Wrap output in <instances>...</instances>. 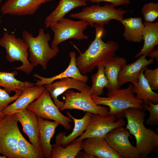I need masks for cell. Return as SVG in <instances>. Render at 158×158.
I'll return each instance as SVG.
<instances>
[{
	"label": "cell",
	"instance_id": "obj_24",
	"mask_svg": "<svg viewBox=\"0 0 158 158\" xmlns=\"http://www.w3.org/2000/svg\"><path fill=\"white\" fill-rule=\"evenodd\" d=\"M147 68L146 66L140 71L138 77L137 83H132V91L135 93L136 98L143 100L144 104L148 105L150 101L154 104L158 102V94L153 91L143 75V72Z\"/></svg>",
	"mask_w": 158,
	"mask_h": 158
},
{
	"label": "cell",
	"instance_id": "obj_41",
	"mask_svg": "<svg viewBox=\"0 0 158 158\" xmlns=\"http://www.w3.org/2000/svg\"><path fill=\"white\" fill-rule=\"evenodd\" d=\"M2 0H0V2H1V1Z\"/></svg>",
	"mask_w": 158,
	"mask_h": 158
},
{
	"label": "cell",
	"instance_id": "obj_7",
	"mask_svg": "<svg viewBox=\"0 0 158 158\" xmlns=\"http://www.w3.org/2000/svg\"><path fill=\"white\" fill-rule=\"evenodd\" d=\"M90 87L87 85L80 92L71 90L66 91L64 95L65 102L61 111L66 109H76L98 114L103 116L109 115V109L95 104L91 98Z\"/></svg>",
	"mask_w": 158,
	"mask_h": 158
},
{
	"label": "cell",
	"instance_id": "obj_4",
	"mask_svg": "<svg viewBox=\"0 0 158 158\" xmlns=\"http://www.w3.org/2000/svg\"><path fill=\"white\" fill-rule=\"evenodd\" d=\"M22 37L28 46L29 60L31 64L34 67L40 65L46 70L48 62L59 51L58 47L53 49L50 47L49 42L51 38L49 34L45 33L44 29L41 28L36 37H34L30 32L24 30Z\"/></svg>",
	"mask_w": 158,
	"mask_h": 158
},
{
	"label": "cell",
	"instance_id": "obj_17",
	"mask_svg": "<svg viewBox=\"0 0 158 158\" xmlns=\"http://www.w3.org/2000/svg\"><path fill=\"white\" fill-rule=\"evenodd\" d=\"M87 85L86 83L73 78H66L44 85L53 99L54 104L60 109L63 106L64 101L58 99L59 96L71 89H75L81 92Z\"/></svg>",
	"mask_w": 158,
	"mask_h": 158
},
{
	"label": "cell",
	"instance_id": "obj_28",
	"mask_svg": "<svg viewBox=\"0 0 158 158\" xmlns=\"http://www.w3.org/2000/svg\"><path fill=\"white\" fill-rule=\"evenodd\" d=\"M83 140H74L64 147L55 144L52 145L51 158H75L82 150Z\"/></svg>",
	"mask_w": 158,
	"mask_h": 158
},
{
	"label": "cell",
	"instance_id": "obj_35",
	"mask_svg": "<svg viewBox=\"0 0 158 158\" xmlns=\"http://www.w3.org/2000/svg\"><path fill=\"white\" fill-rule=\"evenodd\" d=\"M90 1L92 2L97 3L101 2H107L110 3L115 7L130 3L129 0H90Z\"/></svg>",
	"mask_w": 158,
	"mask_h": 158
},
{
	"label": "cell",
	"instance_id": "obj_30",
	"mask_svg": "<svg viewBox=\"0 0 158 158\" xmlns=\"http://www.w3.org/2000/svg\"><path fill=\"white\" fill-rule=\"evenodd\" d=\"M97 72L91 76L92 85L90 88L91 95L99 96L103 93V90L109 85V82L104 73V65L97 67Z\"/></svg>",
	"mask_w": 158,
	"mask_h": 158
},
{
	"label": "cell",
	"instance_id": "obj_18",
	"mask_svg": "<svg viewBox=\"0 0 158 158\" xmlns=\"http://www.w3.org/2000/svg\"><path fill=\"white\" fill-rule=\"evenodd\" d=\"M147 55L144 54L134 62L126 64L121 70L118 77V82L120 87L128 82L133 83L138 81V77L141 70L145 67L154 63V59L150 58L149 59L146 58Z\"/></svg>",
	"mask_w": 158,
	"mask_h": 158
},
{
	"label": "cell",
	"instance_id": "obj_34",
	"mask_svg": "<svg viewBox=\"0 0 158 158\" xmlns=\"http://www.w3.org/2000/svg\"><path fill=\"white\" fill-rule=\"evenodd\" d=\"M143 73V75L152 90L158 89V68L154 69L147 68Z\"/></svg>",
	"mask_w": 158,
	"mask_h": 158
},
{
	"label": "cell",
	"instance_id": "obj_8",
	"mask_svg": "<svg viewBox=\"0 0 158 158\" xmlns=\"http://www.w3.org/2000/svg\"><path fill=\"white\" fill-rule=\"evenodd\" d=\"M27 109L33 111L37 116L57 122L67 130H70L72 128L69 123L72 121V119L60 112L45 88L39 97L30 104Z\"/></svg>",
	"mask_w": 158,
	"mask_h": 158
},
{
	"label": "cell",
	"instance_id": "obj_27",
	"mask_svg": "<svg viewBox=\"0 0 158 158\" xmlns=\"http://www.w3.org/2000/svg\"><path fill=\"white\" fill-rule=\"evenodd\" d=\"M18 73L16 71L12 72L0 71V86L3 87L8 93L12 91H23L35 85L30 81H22L17 79L15 76Z\"/></svg>",
	"mask_w": 158,
	"mask_h": 158
},
{
	"label": "cell",
	"instance_id": "obj_9",
	"mask_svg": "<svg viewBox=\"0 0 158 158\" xmlns=\"http://www.w3.org/2000/svg\"><path fill=\"white\" fill-rule=\"evenodd\" d=\"M18 122L15 114L6 115L0 121V154L8 158H18Z\"/></svg>",
	"mask_w": 158,
	"mask_h": 158
},
{
	"label": "cell",
	"instance_id": "obj_12",
	"mask_svg": "<svg viewBox=\"0 0 158 158\" xmlns=\"http://www.w3.org/2000/svg\"><path fill=\"white\" fill-rule=\"evenodd\" d=\"M131 134L123 126L116 128L109 132L104 138L109 146L122 158H141L136 146L130 142Z\"/></svg>",
	"mask_w": 158,
	"mask_h": 158
},
{
	"label": "cell",
	"instance_id": "obj_2",
	"mask_svg": "<svg viewBox=\"0 0 158 158\" xmlns=\"http://www.w3.org/2000/svg\"><path fill=\"white\" fill-rule=\"evenodd\" d=\"M127 120L126 128L136 140V147L141 158H145L158 148V134L144 123L146 114L139 109L130 108L124 111Z\"/></svg>",
	"mask_w": 158,
	"mask_h": 158
},
{
	"label": "cell",
	"instance_id": "obj_37",
	"mask_svg": "<svg viewBox=\"0 0 158 158\" xmlns=\"http://www.w3.org/2000/svg\"><path fill=\"white\" fill-rule=\"evenodd\" d=\"M5 116L2 112L0 111V121L4 119Z\"/></svg>",
	"mask_w": 158,
	"mask_h": 158
},
{
	"label": "cell",
	"instance_id": "obj_32",
	"mask_svg": "<svg viewBox=\"0 0 158 158\" xmlns=\"http://www.w3.org/2000/svg\"><path fill=\"white\" fill-rule=\"evenodd\" d=\"M145 109L148 111L150 113L148 118L145 121L146 124L151 126H155L158 124V104H154L149 101L148 105L143 104Z\"/></svg>",
	"mask_w": 158,
	"mask_h": 158
},
{
	"label": "cell",
	"instance_id": "obj_13",
	"mask_svg": "<svg viewBox=\"0 0 158 158\" xmlns=\"http://www.w3.org/2000/svg\"><path fill=\"white\" fill-rule=\"evenodd\" d=\"M15 114L17 120L22 125L23 132L27 135L30 142L43 153L40 140L37 115L27 108Z\"/></svg>",
	"mask_w": 158,
	"mask_h": 158
},
{
	"label": "cell",
	"instance_id": "obj_26",
	"mask_svg": "<svg viewBox=\"0 0 158 158\" xmlns=\"http://www.w3.org/2000/svg\"><path fill=\"white\" fill-rule=\"evenodd\" d=\"M142 34L144 44L141 51L135 56L139 57L143 55H147L158 44V22L155 23L145 22Z\"/></svg>",
	"mask_w": 158,
	"mask_h": 158
},
{
	"label": "cell",
	"instance_id": "obj_23",
	"mask_svg": "<svg viewBox=\"0 0 158 158\" xmlns=\"http://www.w3.org/2000/svg\"><path fill=\"white\" fill-rule=\"evenodd\" d=\"M127 60L123 57L114 56L104 65L105 76L109 82L106 88L108 92L120 89L118 82V74L124 66L127 64Z\"/></svg>",
	"mask_w": 158,
	"mask_h": 158
},
{
	"label": "cell",
	"instance_id": "obj_11",
	"mask_svg": "<svg viewBox=\"0 0 158 158\" xmlns=\"http://www.w3.org/2000/svg\"><path fill=\"white\" fill-rule=\"evenodd\" d=\"M116 119L115 115L103 116L92 113L86 130L82 135L75 140H83L90 137L104 138L112 130L126 125L123 118L115 122Z\"/></svg>",
	"mask_w": 158,
	"mask_h": 158
},
{
	"label": "cell",
	"instance_id": "obj_29",
	"mask_svg": "<svg viewBox=\"0 0 158 158\" xmlns=\"http://www.w3.org/2000/svg\"><path fill=\"white\" fill-rule=\"evenodd\" d=\"M17 147L18 158H44L42 152L28 142L20 132L18 134Z\"/></svg>",
	"mask_w": 158,
	"mask_h": 158
},
{
	"label": "cell",
	"instance_id": "obj_33",
	"mask_svg": "<svg viewBox=\"0 0 158 158\" xmlns=\"http://www.w3.org/2000/svg\"><path fill=\"white\" fill-rule=\"evenodd\" d=\"M23 91H17L15 92L16 94L14 95L11 96L6 90L0 87V111L2 112L9 104L15 101Z\"/></svg>",
	"mask_w": 158,
	"mask_h": 158
},
{
	"label": "cell",
	"instance_id": "obj_1",
	"mask_svg": "<svg viewBox=\"0 0 158 158\" xmlns=\"http://www.w3.org/2000/svg\"><path fill=\"white\" fill-rule=\"evenodd\" d=\"M93 26L96 30L95 38L88 49L81 53L76 47L80 53L79 55L76 58L77 66L83 75L92 72L99 65H104L108 61L116 56L115 53L119 49L116 42L111 40L105 43L102 40L104 26L95 24Z\"/></svg>",
	"mask_w": 158,
	"mask_h": 158
},
{
	"label": "cell",
	"instance_id": "obj_21",
	"mask_svg": "<svg viewBox=\"0 0 158 158\" xmlns=\"http://www.w3.org/2000/svg\"><path fill=\"white\" fill-rule=\"evenodd\" d=\"M37 116L40 140L42 147L44 157L51 158L52 145L51 140L56 128L59 124L55 121H50Z\"/></svg>",
	"mask_w": 158,
	"mask_h": 158
},
{
	"label": "cell",
	"instance_id": "obj_3",
	"mask_svg": "<svg viewBox=\"0 0 158 158\" xmlns=\"http://www.w3.org/2000/svg\"><path fill=\"white\" fill-rule=\"evenodd\" d=\"M132 84L126 88L108 92L107 97L91 95L94 102L98 105L108 106L109 115H115L118 119L125 117L124 111L128 108H134L143 110V100L137 99L132 91Z\"/></svg>",
	"mask_w": 158,
	"mask_h": 158
},
{
	"label": "cell",
	"instance_id": "obj_31",
	"mask_svg": "<svg viewBox=\"0 0 158 158\" xmlns=\"http://www.w3.org/2000/svg\"><path fill=\"white\" fill-rule=\"evenodd\" d=\"M141 12L145 22H152L158 16V3L153 2L145 3Z\"/></svg>",
	"mask_w": 158,
	"mask_h": 158
},
{
	"label": "cell",
	"instance_id": "obj_25",
	"mask_svg": "<svg viewBox=\"0 0 158 158\" xmlns=\"http://www.w3.org/2000/svg\"><path fill=\"white\" fill-rule=\"evenodd\" d=\"M121 23L124 27L123 35L126 40L134 42H141L144 25L141 17L123 19Z\"/></svg>",
	"mask_w": 158,
	"mask_h": 158
},
{
	"label": "cell",
	"instance_id": "obj_5",
	"mask_svg": "<svg viewBox=\"0 0 158 158\" xmlns=\"http://www.w3.org/2000/svg\"><path fill=\"white\" fill-rule=\"evenodd\" d=\"M0 46L5 49L8 61L22 63L21 65L14 69L21 71L28 75L32 72L34 67L28 59V46L23 39L17 38L14 34L6 31L0 39Z\"/></svg>",
	"mask_w": 158,
	"mask_h": 158
},
{
	"label": "cell",
	"instance_id": "obj_39",
	"mask_svg": "<svg viewBox=\"0 0 158 158\" xmlns=\"http://www.w3.org/2000/svg\"><path fill=\"white\" fill-rule=\"evenodd\" d=\"M46 0L47 2V1H50L51 0Z\"/></svg>",
	"mask_w": 158,
	"mask_h": 158
},
{
	"label": "cell",
	"instance_id": "obj_36",
	"mask_svg": "<svg viewBox=\"0 0 158 158\" xmlns=\"http://www.w3.org/2000/svg\"><path fill=\"white\" fill-rule=\"evenodd\" d=\"M147 56H150V58L155 59L157 61H158V49L154 48L147 55Z\"/></svg>",
	"mask_w": 158,
	"mask_h": 158
},
{
	"label": "cell",
	"instance_id": "obj_14",
	"mask_svg": "<svg viewBox=\"0 0 158 158\" xmlns=\"http://www.w3.org/2000/svg\"><path fill=\"white\" fill-rule=\"evenodd\" d=\"M46 0H7L1 8L3 14L18 16L32 15Z\"/></svg>",
	"mask_w": 158,
	"mask_h": 158
},
{
	"label": "cell",
	"instance_id": "obj_16",
	"mask_svg": "<svg viewBox=\"0 0 158 158\" xmlns=\"http://www.w3.org/2000/svg\"><path fill=\"white\" fill-rule=\"evenodd\" d=\"M45 89L44 85H35L27 88L2 112L5 115H12L27 109L30 104L39 97Z\"/></svg>",
	"mask_w": 158,
	"mask_h": 158
},
{
	"label": "cell",
	"instance_id": "obj_22",
	"mask_svg": "<svg viewBox=\"0 0 158 158\" xmlns=\"http://www.w3.org/2000/svg\"><path fill=\"white\" fill-rule=\"evenodd\" d=\"M87 4L84 0H60L56 8L44 20L46 28L64 18L68 12L78 7L85 6Z\"/></svg>",
	"mask_w": 158,
	"mask_h": 158
},
{
	"label": "cell",
	"instance_id": "obj_20",
	"mask_svg": "<svg viewBox=\"0 0 158 158\" xmlns=\"http://www.w3.org/2000/svg\"><path fill=\"white\" fill-rule=\"evenodd\" d=\"M66 113L74 122L73 131L68 135L64 132L58 133L55 139V144L65 147L82 135L86 130L92 114L91 113L86 112L83 118L78 119L74 117L69 111Z\"/></svg>",
	"mask_w": 158,
	"mask_h": 158
},
{
	"label": "cell",
	"instance_id": "obj_19",
	"mask_svg": "<svg viewBox=\"0 0 158 158\" xmlns=\"http://www.w3.org/2000/svg\"><path fill=\"white\" fill-rule=\"evenodd\" d=\"M70 60L69 64L66 69L61 73L54 76L47 78L41 76L37 73L33 75L35 77L40 80H38L35 83V85H44L51 83L57 79H61L66 78H71L86 83L89 78L86 75L82 74L79 71L76 65V54L73 51H71L69 53Z\"/></svg>",
	"mask_w": 158,
	"mask_h": 158
},
{
	"label": "cell",
	"instance_id": "obj_15",
	"mask_svg": "<svg viewBox=\"0 0 158 158\" xmlns=\"http://www.w3.org/2000/svg\"><path fill=\"white\" fill-rule=\"evenodd\" d=\"M82 150L95 157L122 158L109 145L103 137H90L83 140Z\"/></svg>",
	"mask_w": 158,
	"mask_h": 158
},
{
	"label": "cell",
	"instance_id": "obj_10",
	"mask_svg": "<svg viewBox=\"0 0 158 158\" xmlns=\"http://www.w3.org/2000/svg\"><path fill=\"white\" fill-rule=\"evenodd\" d=\"M88 25L84 21H75L66 18L51 25L50 27L54 32V37L51 48L54 49L61 42L71 39L87 40L88 36L84 35L83 32Z\"/></svg>",
	"mask_w": 158,
	"mask_h": 158
},
{
	"label": "cell",
	"instance_id": "obj_6",
	"mask_svg": "<svg viewBox=\"0 0 158 158\" xmlns=\"http://www.w3.org/2000/svg\"><path fill=\"white\" fill-rule=\"evenodd\" d=\"M128 11L116 8L111 4L103 6L97 4L87 7L79 12L72 13L70 17L84 21L93 27L95 24L104 26L113 19L121 22L123 19V15Z\"/></svg>",
	"mask_w": 158,
	"mask_h": 158
},
{
	"label": "cell",
	"instance_id": "obj_38",
	"mask_svg": "<svg viewBox=\"0 0 158 158\" xmlns=\"http://www.w3.org/2000/svg\"><path fill=\"white\" fill-rule=\"evenodd\" d=\"M6 157L5 156L3 155L2 156L0 155V158H6Z\"/></svg>",
	"mask_w": 158,
	"mask_h": 158
},
{
	"label": "cell",
	"instance_id": "obj_40",
	"mask_svg": "<svg viewBox=\"0 0 158 158\" xmlns=\"http://www.w3.org/2000/svg\"><path fill=\"white\" fill-rule=\"evenodd\" d=\"M85 0V1H90V0Z\"/></svg>",
	"mask_w": 158,
	"mask_h": 158
}]
</instances>
